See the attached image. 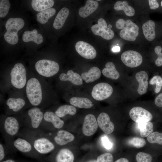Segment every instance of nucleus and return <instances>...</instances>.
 Returning a JSON list of instances; mask_svg holds the SVG:
<instances>
[{"mask_svg":"<svg viewBox=\"0 0 162 162\" xmlns=\"http://www.w3.org/2000/svg\"><path fill=\"white\" fill-rule=\"evenodd\" d=\"M17 136L26 139L40 154H46L56 148L55 144L47 132L40 129L31 130L26 128L20 132Z\"/></svg>","mask_w":162,"mask_h":162,"instance_id":"obj_1","label":"nucleus"},{"mask_svg":"<svg viewBox=\"0 0 162 162\" xmlns=\"http://www.w3.org/2000/svg\"><path fill=\"white\" fill-rule=\"evenodd\" d=\"M21 122L16 117L8 116L0 120V130L5 139L7 146L13 149L14 138L20 132Z\"/></svg>","mask_w":162,"mask_h":162,"instance_id":"obj_2","label":"nucleus"},{"mask_svg":"<svg viewBox=\"0 0 162 162\" xmlns=\"http://www.w3.org/2000/svg\"><path fill=\"white\" fill-rule=\"evenodd\" d=\"M26 92L28 100L32 105L37 107L41 104L43 99L42 88L38 79L32 77L27 81Z\"/></svg>","mask_w":162,"mask_h":162,"instance_id":"obj_3","label":"nucleus"},{"mask_svg":"<svg viewBox=\"0 0 162 162\" xmlns=\"http://www.w3.org/2000/svg\"><path fill=\"white\" fill-rule=\"evenodd\" d=\"M24 20L20 18H10L7 21L5 28L7 31L4 34L5 40L12 45L16 44L18 41V32L24 27Z\"/></svg>","mask_w":162,"mask_h":162,"instance_id":"obj_4","label":"nucleus"},{"mask_svg":"<svg viewBox=\"0 0 162 162\" xmlns=\"http://www.w3.org/2000/svg\"><path fill=\"white\" fill-rule=\"evenodd\" d=\"M44 113L39 107H34L29 109L27 113V118L22 122L26 128L31 130L40 129L43 120Z\"/></svg>","mask_w":162,"mask_h":162,"instance_id":"obj_5","label":"nucleus"},{"mask_svg":"<svg viewBox=\"0 0 162 162\" xmlns=\"http://www.w3.org/2000/svg\"><path fill=\"white\" fill-rule=\"evenodd\" d=\"M10 75L11 83L15 88L21 89L26 85V70L22 63H17L15 64L11 70Z\"/></svg>","mask_w":162,"mask_h":162,"instance_id":"obj_6","label":"nucleus"},{"mask_svg":"<svg viewBox=\"0 0 162 162\" xmlns=\"http://www.w3.org/2000/svg\"><path fill=\"white\" fill-rule=\"evenodd\" d=\"M37 72L40 75L45 77H50L58 73L59 69L58 64L48 59H41L37 61L35 64Z\"/></svg>","mask_w":162,"mask_h":162,"instance_id":"obj_7","label":"nucleus"},{"mask_svg":"<svg viewBox=\"0 0 162 162\" xmlns=\"http://www.w3.org/2000/svg\"><path fill=\"white\" fill-rule=\"evenodd\" d=\"M64 122L55 113L51 111H46L44 113L43 120L40 129L46 131L52 130V128L57 129L62 128L64 126Z\"/></svg>","mask_w":162,"mask_h":162,"instance_id":"obj_8","label":"nucleus"},{"mask_svg":"<svg viewBox=\"0 0 162 162\" xmlns=\"http://www.w3.org/2000/svg\"><path fill=\"white\" fill-rule=\"evenodd\" d=\"M112 27L111 25L107 26L106 21L100 18L98 20V24L93 25L91 29L95 35L100 36L105 39L110 40L114 36V32L111 29Z\"/></svg>","mask_w":162,"mask_h":162,"instance_id":"obj_9","label":"nucleus"},{"mask_svg":"<svg viewBox=\"0 0 162 162\" xmlns=\"http://www.w3.org/2000/svg\"><path fill=\"white\" fill-rule=\"evenodd\" d=\"M112 92V88L110 84L106 82H100L94 86L91 94L94 99L100 101L109 98Z\"/></svg>","mask_w":162,"mask_h":162,"instance_id":"obj_10","label":"nucleus"},{"mask_svg":"<svg viewBox=\"0 0 162 162\" xmlns=\"http://www.w3.org/2000/svg\"><path fill=\"white\" fill-rule=\"evenodd\" d=\"M139 27L131 20L125 21V25L119 32L123 39L130 41H135L139 34Z\"/></svg>","mask_w":162,"mask_h":162,"instance_id":"obj_11","label":"nucleus"},{"mask_svg":"<svg viewBox=\"0 0 162 162\" xmlns=\"http://www.w3.org/2000/svg\"><path fill=\"white\" fill-rule=\"evenodd\" d=\"M121 59L125 65L131 68L139 66L142 62V57L141 54L137 51L131 50L122 53Z\"/></svg>","mask_w":162,"mask_h":162,"instance_id":"obj_12","label":"nucleus"},{"mask_svg":"<svg viewBox=\"0 0 162 162\" xmlns=\"http://www.w3.org/2000/svg\"><path fill=\"white\" fill-rule=\"evenodd\" d=\"M129 114L131 118L138 123L149 122L153 118L149 111L140 106L132 108L130 110Z\"/></svg>","mask_w":162,"mask_h":162,"instance_id":"obj_13","label":"nucleus"},{"mask_svg":"<svg viewBox=\"0 0 162 162\" xmlns=\"http://www.w3.org/2000/svg\"><path fill=\"white\" fill-rule=\"evenodd\" d=\"M75 48L78 53L85 58L93 59L96 57V50L92 45L87 42L82 41H78L75 44Z\"/></svg>","mask_w":162,"mask_h":162,"instance_id":"obj_14","label":"nucleus"},{"mask_svg":"<svg viewBox=\"0 0 162 162\" xmlns=\"http://www.w3.org/2000/svg\"><path fill=\"white\" fill-rule=\"evenodd\" d=\"M13 149H15L23 153L38 154L31 143L24 138L19 137L14 140L12 143Z\"/></svg>","mask_w":162,"mask_h":162,"instance_id":"obj_15","label":"nucleus"},{"mask_svg":"<svg viewBox=\"0 0 162 162\" xmlns=\"http://www.w3.org/2000/svg\"><path fill=\"white\" fill-rule=\"evenodd\" d=\"M98 123L95 116L92 114L86 115L84 119L82 131L86 136H89L93 135L97 130Z\"/></svg>","mask_w":162,"mask_h":162,"instance_id":"obj_16","label":"nucleus"},{"mask_svg":"<svg viewBox=\"0 0 162 162\" xmlns=\"http://www.w3.org/2000/svg\"><path fill=\"white\" fill-rule=\"evenodd\" d=\"M53 142L57 145L63 146L73 141L74 136L69 132L63 130H59L55 134L49 133Z\"/></svg>","mask_w":162,"mask_h":162,"instance_id":"obj_17","label":"nucleus"},{"mask_svg":"<svg viewBox=\"0 0 162 162\" xmlns=\"http://www.w3.org/2000/svg\"><path fill=\"white\" fill-rule=\"evenodd\" d=\"M98 126L106 134H111L114 130V125L110 121L109 115L104 112L101 113L97 118Z\"/></svg>","mask_w":162,"mask_h":162,"instance_id":"obj_18","label":"nucleus"},{"mask_svg":"<svg viewBox=\"0 0 162 162\" xmlns=\"http://www.w3.org/2000/svg\"><path fill=\"white\" fill-rule=\"evenodd\" d=\"M135 77L139 82V86L137 89L138 93L140 95L145 94L148 87V76L144 71H141L136 73Z\"/></svg>","mask_w":162,"mask_h":162,"instance_id":"obj_19","label":"nucleus"},{"mask_svg":"<svg viewBox=\"0 0 162 162\" xmlns=\"http://www.w3.org/2000/svg\"><path fill=\"white\" fill-rule=\"evenodd\" d=\"M99 4L96 1L87 0L85 5L79 9V15L82 17L86 18L95 11L98 7Z\"/></svg>","mask_w":162,"mask_h":162,"instance_id":"obj_20","label":"nucleus"},{"mask_svg":"<svg viewBox=\"0 0 162 162\" xmlns=\"http://www.w3.org/2000/svg\"><path fill=\"white\" fill-rule=\"evenodd\" d=\"M59 78L62 81H69L76 85H80L82 84V80L81 76L72 70H68L66 74L64 73L61 74Z\"/></svg>","mask_w":162,"mask_h":162,"instance_id":"obj_21","label":"nucleus"},{"mask_svg":"<svg viewBox=\"0 0 162 162\" xmlns=\"http://www.w3.org/2000/svg\"><path fill=\"white\" fill-rule=\"evenodd\" d=\"M155 23L152 20H150L144 23L142 26L144 35L148 40H153L156 37Z\"/></svg>","mask_w":162,"mask_h":162,"instance_id":"obj_22","label":"nucleus"},{"mask_svg":"<svg viewBox=\"0 0 162 162\" xmlns=\"http://www.w3.org/2000/svg\"><path fill=\"white\" fill-rule=\"evenodd\" d=\"M56 162H73L74 155L72 152L67 148H62L59 149L55 156Z\"/></svg>","mask_w":162,"mask_h":162,"instance_id":"obj_23","label":"nucleus"},{"mask_svg":"<svg viewBox=\"0 0 162 162\" xmlns=\"http://www.w3.org/2000/svg\"><path fill=\"white\" fill-rule=\"evenodd\" d=\"M6 104L8 109L14 113L17 112L21 110L25 105L26 102L20 98H10L8 99Z\"/></svg>","mask_w":162,"mask_h":162,"instance_id":"obj_24","label":"nucleus"},{"mask_svg":"<svg viewBox=\"0 0 162 162\" xmlns=\"http://www.w3.org/2000/svg\"><path fill=\"white\" fill-rule=\"evenodd\" d=\"M69 14V9L66 8H62L58 12L55 18L53 23L54 28L59 29L64 25Z\"/></svg>","mask_w":162,"mask_h":162,"instance_id":"obj_25","label":"nucleus"},{"mask_svg":"<svg viewBox=\"0 0 162 162\" xmlns=\"http://www.w3.org/2000/svg\"><path fill=\"white\" fill-rule=\"evenodd\" d=\"M101 71L96 67L91 68L88 72L82 73L81 77L86 83L91 82L98 79L100 76Z\"/></svg>","mask_w":162,"mask_h":162,"instance_id":"obj_26","label":"nucleus"},{"mask_svg":"<svg viewBox=\"0 0 162 162\" xmlns=\"http://www.w3.org/2000/svg\"><path fill=\"white\" fill-rule=\"evenodd\" d=\"M22 39L25 42L32 41L38 44H41L43 41L42 35L38 33L37 30L35 29L32 31L28 30L25 32L23 34Z\"/></svg>","mask_w":162,"mask_h":162,"instance_id":"obj_27","label":"nucleus"},{"mask_svg":"<svg viewBox=\"0 0 162 162\" xmlns=\"http://www.w3.org/2000/svg\"><path fill=\"white\" fill-rule=\"evenodd\" d=\"M69 102L72 106L80 108L89 109L94 105L90 100L85 98L72 97Z\"/></svg>","mask_w":162,"mask_h":162,"instance_id":"obj_28","label":"nucleus"},{"mask_svg":"<svg viewBox=\"0 0 162 162\" xmlns=\"http://www.w3.org/2000/svg\"><path fill=\"white\" fill-rule=\"evenodd\" d=\"M102 73L105 77L114 80L118 79L120 76L118 72L116 70L114 64L112 62H107L105 64Z\"/></svg>","mask_w":162,"mask_h":162,"instance_id":"obj_29","label":"nucleus"},{"mask_svg":"<svg viewBox=\"0 0 162 162\" xmlns=\"http://www.w3.org/2000/svg\"><path fill=\"white\" fill-rule=\"evenodd\" d=\"M31 3L35 10L41 12L51 8L54 5V1L53 0H33Z\"/></svg>","mask_w":162,"mask_h":162,"instance_id":"obj_30","label":"nucleus"},{"mask_svg":"<svg viewBox=\"0 0 162 162\" xmlns=\"http://www.w3.org/2000/svg\"><path fill=\"white\" fill-rule=\"evenodd\" d=\"M114 8L117 11H124L125 14L128 16H133L135 14V11L134 9L131 6L129 5L128 2L126 1L117 2L114 5Z\"/></svg>","mask_w":162,"mask_h":162,"instance_id":"obj_31","label":"nucleus"},{"mask_svg":"<svg viewBox=\"0 0 162 162\" xmlns=\"http://www.w3.org/2000/svg\"><path fill=\"white\" fill-rule=\"evenodd\" d=\"M75 106L69 105H64L59 106L56 110L55 113L60 118H63L67 115H74L76 113Z\"/></svg>","mask_w":162,"mask_h":162,"instance_id":"obj_32","label":"nucleus"},{"mask_svg":"<svg viewBox=\"0 0 162 162\" xmlns=\"http://www.w3.org/2000/svg\"><path fill=\"white\" fill-rule=\"evenodd\" d=\"M55 8H51L40 12L37 14V20L40 23L44 24L48 22V20L56 13Z\"/></svg>","mask_w":162,"mask_h":162,"instance_id":"obj_33","label":"nucleus"},{"mask_svg":"<svg viewBox=\"0 0 162 162\" xmlns=\"http://www.w3.org/2000/svg\"><path fill=\"white\" fill-rule=\"evenodd\" d=\"M138 124L140 136L143 137H147L153 131V125L150 122H143Z\"/></svg>","mask_w":162,"mask_h":162,"instance_id":"obj_34","label":"nucleus"},{"mask_svg":"<svg viewBox=\"0 0 162 162\" xmlns=\"http://www.w3.org/2000/svg\"><path fill=\"white\" fill-rule=\"evenodd\" d=\"M147 140L151 143H157L162 145V133L157 131L153 132L147 136Z\"/></svg>","mask_w":162,"mask_h":162,"instance_id":"obj_35","label":"nucleus"},{"mask_svg":"<svg viewBox=\"0 0 162 162\" xmlns=\"http://www.w3.org/2000/svg\"><path fill=\"white\" fill-rule=\"evenodd\" d=\"M128 142L130 145L137 148L142 147L146 144L145 139L138 137L131 138L129 140Z\"/></svg>","mask_w":162,"mask_h":162,"instance_id":"obj_36","label":"nucleus"},{"mask_svg":"<svg viewBox=\"0 0 162 162\" xmlns=\"http://www.w3.org/2000/svg\"><path fill=\"white\" fill-rule=\"evenodd\" d=\"M149 83L151 85L156 84L154 91L155 93H158L160 91L162 87V78L159 76H155L150 80Z\"/></svg>","mask_w":162,"mask_h":162,"instance_id":"obj_37","label":"nucleus"},{"mask_svg":"<svg viewBox=\"0 0 162 162\" xmlns=\"http://www.w3.org/2000/svg\"><path fill=\"white\" fill-rule=\"evenodd\" d=\"M10 7V3L8 0L0 1V17H4L8 14Z\"/></svg>","mask_w":162,"mask_h":162,"instance_id":"obj_38","label":"nucleus"},{"mask_svg":"<svg viewBox=\"0 0 162 162\" xmlns=\"http://www.w3.org/2000/svg\"><path fill=\"white\" fill-rule=\"evenodd\" d=\"M136 159L137 162H152V157L149 154L139 152L136 155Z\"/></svg>","mask_w":162,"mask_h":162,"instance_id":"obj_39","label":"nucleus"},{"mask_svg":"<svg viewBox=\"0 0 162 162\" xmlns=\"http://www.w3.org/2000/svg\"><path fill=\"white\" fill-rule=\"evenodd\" d=\"M113 157L109 153H103L97 157V162H113Z\"/></svg>","mask_w":162,"mask_h":162,"instance_id":"obj_40","label":"nucleus"},{"mask_svg":"<svg viewBox=\"0 0 162 162\" xmlns=\"http://www.w3.org/2000/svg\"><path fill=\"white\" fill-rule=\"evenodd\" d=\"M162 47L159 46H156L154 51L157 54L158 57L155 61V64L158 66L160 67L162 65Z\"/></svg>","mask_w":162,"mask_h":162,"instance_id":"obj_41","label":"nucleus"},{"mask_svg":"<svg viewBox=\"0 0 162 162\" xmlns=\"http://www.w3.org/2000/svg\"><path fill=\"white\" fill-rule=\"evenodd\" d=\"M101 140L103 145L105 148L110 149L112 148V144L107 136H104Z\"/></svg>","mask_w":162,"mask_h":162,"instance_id":"obj_42","label":"nucleus"},{"mask_svg":"<svg viewBox=\"0 0 162 162\" xmlns=\"http://www.w3.org/2000/svg\"><path fill=\"white\" fill-rule=\"evenodd\" d=\"M6 147L2 143H0V161H2L5 156Z\"/></svg>","mask_w":162,"mask_h":162,"instance_id":"obj_43","label":"nucleus"},{"mask_svg":"<svg viewBox=\"0 0 162 162\" xmlns=\"http://www.w3.org/2000/svg\"><path fill=\"white\" fill-rule=\"evenodd\" d=\"M148 3L150 9L155 10L159 7V4L156 0H149Z\"/></svg>","mask_w":162,"mask_h":162,"instance_id":"obj_44","label":"nucleus"},{"mask_svg":"<svg viewBox=\"0 0 162 162\" xmlns=\"http://www.w3.org/2000/svg\"><path fill=\"white\" fill-rule=\"evenodd\" d=\"M125 25V20L122 19L118 20L116 23V28L119 29H122Z\"/></svg>","mask_w":162,"mask_h":162,"instance_id":"obj_45","label":"nucleus"},{"mask_svg":"<svg viewBox=\"0 0 162 162\" xmlns=\"http://www.w3.org/2000/svg\"><path fill=\"white\" fill-rule=\"evenodd\" d=\"M155 105L158 107H162V93L158 94L154 100Z\"/></svg>","mask_w":162,"mask_h":162,"instance_id":"obj_46","label":"nucleus"},{"mask_svg":"<svg viewBox=\"0 0 162 162\" xmlns=\"http://www.w3.org/2000/svg\"><path fill=\"white\" fill-rule=\"evenodd\" d=\"M115 162H129V161L126 158H121L118 159Z\"/></svg>","mask_w":162,"mask_h":162,"instance_id":"obj_47","label":"nucleus"},{"mask_svg":"<svg viewBox=\"0 0 162 162\" xmlns=\"http://www.w3.org/2000/svg\"><path fill=\"white\" fill-rule=\"evenodd\" d=\"M112 51L114 52H118L120 51V48L119 46H115L112 48Z\"/></svg>","mask_w":162,"mask_h":162,"instance_id":"obj_48","label":"nucleus"},{"mask_svg":"<svg viewBox=\"0 0 162 162\" xmlns=\"http://www.w3.org/2000/svg\"><path fill=\"white\" fill-rule=\"evenodd\" d=\"M1 162H16V161L13 160L8 159L3 161H2Z\"/></svg>","mask_w":162,"mask_h":162,"instance_id":"obj_49","label":"nucleus"},{"mask_svg":"<svg viewBox=\"0 0 162 162\" xmlns=\"http://www.w3.org/2000/svg\"><path fill=\"white\" fill-rule=\"evenodd\" d=\"M86 162H97L96 160L95 159H92L90 160H89Z\"/></svg>","mask_w":162,"mask_h":162,"instance_id":"obj_50","label":"nucleus"},{"mask_svg":"<svg viewBox=\"0 0 162 162\" xmlns=\"http://www.w3.org/2000/svg\"><path fill=\"white\" fill-rule=\"evenodd\" d=\"M160 4H161V7H162V1H161V2H160Z\"/></svg>","mask_w":162,"mask_h":162,"instance_id":"obj_51","label":"nucleus"},{"mask_svg":"<svg viewBox=\"0 0 162 162\" xmlns=\"http://www.w3.org/2000/svg\"><path fill=\"white\" fill-rule=\"evenodd\" d=\"M100 1V0H96V1Z\"/></svg>","mask_w":162,"mask_h":162,"instance_id":"obj_52","label":"nucleus"}]
</instances>
